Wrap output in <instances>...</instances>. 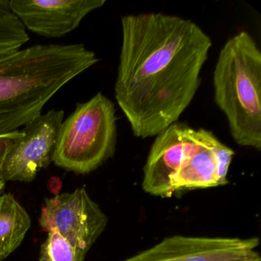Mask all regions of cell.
<instances>
[{
  "instance_id": "6da1fadb",
  "label": "cell",
  "mask_w": 261,
  "mask_h": 261,
  "mask_svg": "<svg viewBox=\"0 0 261 261\" xmlns=\"http://www.w3.org/2000/svg\"><path fill=\"white\" fill-rule=\"evenodd\" d=\"M121 27L116 100L136 137H155L195 98L212 39L192 21L163 13L127 15Z\"/></svg>"
},
{
  "instance_id": "9c48e42d",
  "label": "cell",
  "mask_w": 261,
  "mask_h": 261,
  "mask_svg": "<svg viewBox=\"0 0 261 261\" xmlns=\"http://www.w3.org/2000/svg\"><path fill=\"white\" fill-rule=\"evenodd\" d=\"M193 131V128L176 122L155 136L143 168L142 187L145 192L162 198L173 195L172 179L192 142Z\"/></svg>"
},
{
  "instance_id": "277c9868",
  "label": "cell",
  "mask_w": 261,
  "mask_h": 261,
  "mask_svg": "<svg viewBox=\"0 0 261 261\" xmlns=\"http://www.w3.org/2000/svg\"><path fill=\"white\" fill-rule=\"evenodd\" d=\"M115 106L102 93L76 105L62 122L53 156L58 167L77 174L96 170L115 154Z\"/></svg>"
},
{
  "instance_id": "8fae6325",
  "label": "cell",
  "mask_w": 261,
  "mask_h": 261,
  "mask_svg": "<svg viewBox=\"0 0 261 261\" xmlns=\"http://www.w3.org/2000/svg\"><path fill=\"white\" fill-rule=\"evenodd\" d=\"M31 225L30 215L12 194L0 196V261L19 247Z\"/></svg>"
},
{
  "instance_id": "5bb4252c",
  "label": "cell",
  "mask_w": 261,
  "mask_h": 261,
  "mask_svg": "<svg viewBox=\"0 0 261 261\" xmlns=\"http://www.w3.org/2000/svg\"><path fill=\"white\" fill-rule=\"evenodd\" d=\"M21 137H22V132L20 129L14 132L8 133V134H0V194L4 192L6 182H7L3 175V169H4L6 156L13 143L19 140Z\"/></svg>"
},
{
  "instance_id": "2e32d148",
  "label": "cell",
  "mask_w": 261,
  "mask_h": 261,
  "mask_svg": "<svg viewBox=\"0 0 261 261\" xmlns=\"http://www.w3.org/2000/svg\"><path fill=\"white\" fill-rule=\"evenodd\" d=\"M55 186H56V189L59 191L62 188V182L58 177H53V178H50L49 181H48V189H49V190H54L55 192Z\"/></svg>"
},
{
  "instance_id": "3957f363",
  "label": "cell",
  "mask_w": 261,
  "mask_h": 261,
  "mask_svg": "<svg viewBox=\"0 0 261 261\" xmlns=\"http://www.w3.org/2000/svg\"><path fill=\"white\" fill-rule=\"evenodd\" d=\"M214 97L239 146L261 149V53L247 32L229 39L213 73Z\"/></svg>"
},
{
  "instance_id": "7a4b0ae2",
  "label": "cell",
  "mask_w": 261,
  "mask_h": 261,
  "mask_svg": "<svg viewBox=\"0 0 261 261\" xmlns=\"http://www.w3.org/2000/svg\"><path fill=\"white\" fill-rule=\"evenodd\" d=\"M98 61L80 43L33 45L0 57V134L40 116L61 88Z\"/></svg>"
},
{
  "instance_id": "8992f818",
  "label": "cell",
  "mask_w": 261,
  "mask_h": 261,
  "mask_svg": "<svg viewBox=\"0 0 261 261\" xmlns=\"http://www.w3.org/2000/svg\"><path fill=\"white\" fill-rule=\"evenodd\" d=\"M257 238L174 235L123 261H260Z\"/></svg>"
},
{
  "instance_id": "30bf717a",
  "label": "cell",
  "mask_w": 261,
  "mask_h": 261,
  "mask_svg": "<svg viewBox=\"0 0 261 261\" xmlns=\"http://www.w3.org/2000/svg\"><path fill=\"white\" fill-rule=\"evenodd\" d=\"M218 140L211 131L194 129L192 142L172 179L174 193L221 186L216 155Z\"/></svg>"
},
{
  "instance_id": "ba28073f",
  "label": "cell",
  "mask_w": 261,
  "mask_h": 261,
  "mask_svg": "<svg viewBox=\"0 0 261 261\" xmlns=\"http://www.w3.org/2000/svg\"><path fill=\"white\" fill-rule=\"evenodd\" d=\"M105 4V0H11L10 7L25 30L57 39L75 30L88 14Z\"/></svg>"
},
{
  "instance_id": "9a60e30c",
  "label": "cell",
  "mask_w": 261,
  "mask_h": 261,
  "mask_svg": "<svg viewBox=\"0 0 261 261\" xmlns=\"http://www.w3.org/2000/svg\"><path fill=\"white\" fill-rule=\"evenodd\" d=\"M0 13H12L10 1L8 0H0Z\"/></svg>"
},
{
  "instance_id": "52a82bcc",
  "label": "cell",
  "mask_w": 261,
  "mask_h": 261,
  "mask_svg": "<svg viewBox=\"0 0 261 261\" xmlns=\"http://www.w3.org/2000/svg\"><path fill=\"white\" fill-rule=\"evenodd\" d=\"M64 117L63 110H51L20 129L22 137L10 147L4 162L6 181L30 182L53 163Z\"/></svg>"
},
{
  "instance_id": "5b68a950",
  "label": "cell",
  "mask_w": 261,
  "mask_h": 261,
  "mask_svg": "<svg viewBox=\"0 0 261 261\" xmlns=\"http://www.w3.org/2000/svg\"><path fill=\"white\" fill-rule=\"evenodd\" d=\"M39 224L44 231H57L71 245L88 252L108 225V218L85 189L46 198Z\"/></svg>"
},
{
  "instance_id": "4fadbf2b",
  "label": "cell",
  "mask_w": 261,
  "mask_h": 261,
  "mask_svg": "<svg viewBox=\"0 0 261 261\" xmlns=\"http://www.w3.org/2000/svg\"><path fill=\"white\" fill-rule=\"evenodd\" d=\"M87 253L71 245L59 232H49L41 247L39 261H85Z\"/></svg>"
},
{
  "instance_id": "7c38bea8",
  "label": "cell",
  "mask_w": 261,
  "mask_h": 261,
  "mask_svg": "<svg viewBox=\"0 0 261 261\" xmlns=\"http://www.w3.org/2000/svg\"><path fill=\"white\" fill-rule=\"evenodd\" d=\"M29 40L27 30L16 15L0 13V57L21 49Z\"/></svg>"
}]
</instances>
